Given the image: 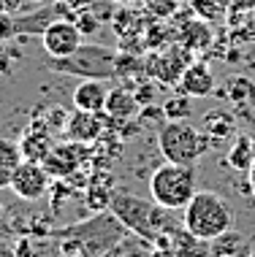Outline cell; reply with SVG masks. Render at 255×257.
<instances>
[{
  "instance_id": "e0dca14e",
  "label": "cell",
  "mask_w": 255,
  "mask_h": 257,
  "mask_svg": "<svg viewBox=\"0 0 255 257\" xmlns=\"http://www.w3.org/2000/svg\"><path fill=\"white\" fill-rule=\"evenodd\" d=\"M46 124L41 127V133H36V130H27V136L19 141V147H22V157L25 160H33V163H44L46 157H49V152L54 149V141L52 136L46 133Z\"/></svg>"
},
{
  "instance_id": "83f0119b",
  "label": "cell",
  "mask_w": 255,
  "mask_h": 257,
  "mask_svg": "<svg viewBox=\"0 0 255 257\" xmlns=\"http://www.w3.org/2000/svg\"><path fill=\"white\" fill-rule=\"evenodd\" d=\"M14 33H17V27H14V19L9 14H0V38H11Z\"/></svg>"
},
{
  "instance_id": "7a4b0ae2",
  "label": "cell",
  "mask_w": 255,
  "mask_h": 257,
  "mask_svg": "<svg viewBox=\"0 0 255 257\" xmlns=\"http://www.w3.org/2000/svg\"><path fill=\"white\" fill-rule=\"evenodd\" d=\"M182 211H185L182 227L201 241H215L220 233L231 230L233 225V214L228 203L212 190H196V195L190 198V203Z\"/></svg>"
},
{
  "instance_id": "8fae6325",
  "label": "cell",
  "mask_w": 255,
  "mask_h": 257,
  "mask_svg": "<svg viewBox=\"0 0 255 257\" xmlns=\"http://www.w3.org/2000/svg\"><path fill=\"white\" fill-rule=\"evenodd\" d=\"M109 87L101 79H81V84L73 89V106L76 111H90V114H103L109 98Z\"/></svg>"
},
{
  "instance_id": "f546056e",
  "label": "cell",
  "mask_w": 255,
  "mask_h": 257,
  "mask_svg": "<svg viewBox=\"0 0 255 257\" xmlns=\"http://www.w3.org/2000/svg\"><path fill=\"white\" fill-rule=\"evenodd\" d=\"M114 3H120V6H136V3H141V0H114Z\"/></svg>"
},
{
  "instance_id": "277c9868",
  "label": "cell",
  "mask_w": 255,
  "mask_h": 257,
  "mask_svg": "<svg viewBox=\"0 0 255 257\" xmlns=\"http://www.w3.org/2000/svg\"><path fill=\"white\" fill-rule=\"evenodd\" d=\"M196 195V165L163 163L149 176V198L166 211H177Z\"/></svg>"
},
{
  "instance_id": "44dd1931",
  "label": "cell",
  "mask_w": 255,
  "mask_h": 257,
  "mask_svg": "<svg viewBox=\"0 0 255 257\" xmlns=\"http://www.w3.org/2000/svg\"><path fill=\"white\" fill-rule=\"evenodd\" d=\"M160 108H163V114H166L168 122H188V116L193 114V98L177 92V95H171Z\"/></svg>"
},
{
  "instance_id": "ffe728a7",
  "label": "cell",
  "mask_w": 255,
  "mask_h": 257,
  "mask_svg": "<svg viewBox=\"0 0 255 257\" xmlns=\"http://www.w3.org/2000/svg\"><path fill=\"white\" fill-rule=\"evenodd\" d=\"M52 14H54V6H46V9L27 14V17H17L14 19V27H17V33H44L46 25L54 22Z\"/></svg>"
},
{
  "instance_id": "ba28073f",
  "label": "cell",
  "mask_w": 255,
  "mask_h": 257,
  "mask_svg": "<svg viewBox=\"0 0 255 257\" xmlns=\"http://www.w3.org/2000/svg\"><path fill=\"white\" fill-rule=\"evenodd\" d=\"M87 157V144H54V149L49 152V157L44 160V168L49 176H71L73 171H76V165L81 163V160Z\"/></svg>"
},
{
  "instance_id": "9c48e42d",
  "label": "cell",
  "mask_w": 255,
  "mask_h": 257,
  "mask_svg": "<svg viewBox=\"0 0 255 257\" xmlns=\"http://www.w3.org/2000/svg\"><path fill=\"white\" fill-rule=\"evenodd\" d=\"M179 92L188 95V98H209L215 95L217 89V81H215V73L209 71V65L204 62H193V65L185 68L182 79H179Z\"/></svg>"
},
{
  "instance_id": "d4e9b609",
  "label": "cell",
  "mask_w": 255,
  "mask_h": 257,
  "mask_svg": "<svg viewBox=\"0 0 255 257\" xmlns=\"http://www.w3.org/2000/svg\"><path fill=\"white\" fill-rule=\"evenodd\" d=\"M130 92H133V98L139 100V106L144 108V106H152V100H155V84L152 81H144V84H139L136 89H130Z\"/></svg>"
},
{
  "instance_id": "7402d4cb",
  "label": "cell",
  "mask_w": 255,
  "mask_h": 257,
  "mask_svg": "<svg viewBox=\"0 0 255 257\" xmlns=\"http://www.w3.org/2000/svg\"><path fill=\"white\" fill-rule=\"evenodd\" d=\"M22 160L25 157H22V147H19V141H14V138H0V168L17 171Z\"/></svg>"
},
{
  "instance_id": "4dcf8cb0",
  "label": "cell",
  "mask_w": 255,
  "mask_h": 257,
  "mask_svg": "<svg viewBox=\"0 0 255 257\" xmlns=\"http://www.w3.org/2000/svg\"><path fill=\"white\" fill-rule=\"evenodd\" d=\"M247 257H255V249H252V252H250V254H247Z\"/></svg>"
},
{
  "instance_id": "4316f807",
  "label": "cell",
  "mask_w": 255,
  "mask_h": 257,
  "mask_svg": "<svg viewBox=\"0 0 255 257\" xmlns=\"http://www.w3.org/2000/svg\"><path fill=\"white\" fill-rule=\"evenodd\" d=\"M73 22H76V27L81 30V36H84V33L90 36V33H95V30H98V22H95V19L90 17V14H81V17H76Z\"/></svg>"
},
{
  "instance_id": "5b68a950",
  "label": "cell",
  "mask_w": 255,
  "mask_h": 257,
  "mask_svg": "<svg viewBox=\"0 0 255 257\" xmlns=\"http://www.w3.org/2000/svg\"><path fill=\"white\" fill-rule=\"evenodd\" d=\"M114 54L101 44H81L68 57H46V65L57 73L76 76V79H114Z\"/></svg>"
},
{
  "instance_id": "7c38bea8",
  "label": "cell",
  "mask_w": 255,
  "mask_h": 257,
  "mask_svg": "<svg viewBox=\"0 0 255 257\" xmlns=\"http://www.w3.org/2000/svg\"><path fill=\"white\" fill-rule=\"evenodd\" d=\"M185 68H188V57L179 49H168L160 57H152V68H147V71H152L160 84H179Z\"/></svg>"
},
{
  "instance_id": "ac0fdd59",
  "label": "cell",
  "mask_w": 255,
  "mask_h": 257,
  "mask_svg": "<svg viewBox=\"0 0 255 257\" xmlns=\"http://www.w3.org/2000/svg\"><path fill=\"white\" fill-rule=\"evenodd\" d=\"M171 249H174V257H212L209 252V241H201L196 235H190L188 230H171Z\"/></svg>"
},
{
  "instance_id": "f1b7e54d",
  "label": "cell",
  "mask_w": 255,
  "mask_h": 257,
  "mask_svg": "<svg viewBox=\"0 0 255 257\" xmlns=\"http://www.w3.org/2000/svg\"><path fill=\"white\" fill-rule=\"evenodd\" d=\"M247 187H250L252 198H255V163L250 165V171H247Z\"/></svg>"
},
{
  "instance_id": "d6986e66",
  "label": "cell",
  "mask_w": 255,
  "mask_h": 257,
  "mask_svg": "<svg viewBox=\"0 0 255 257\" xmlns=\"http://www.w3.org/2000/svg\"><path fill=\"white\" fill-rule=\"evenodd\" d=\"M223 95L236 103V108L252 106L255 103V81H250L247 76H233V79H228V89Z\"/></svg>"
},
{
  "instance_id": "1f68e13d",
  "label": "cell",
  "mask_w": 255,
  "mask_h": 257,
  "mask_svg": "<svg viewBox=\"0 0 255 257\" xmlns=\"http://www.w3.org/2000/svg\"><path fill=\"white\" fill-rule=\"evenodd\" d=\"M0 214H3V208H0Z\"/></svg>"
},
{
  "instance_id": "603a6c76",
  "label": "cell",
  "mask_w": 255,
  "mask_h": 257,
  "mask_svg": "<svg viewBox=\"0 0 255 257\" xmlns=\"http://www.w3.org/2000/svg\"><path fill=\"white\" fill-rule=\"evenodd\" d=\"M179 3H182V0H141L144 11H147L149 17H155V19L174 17L177 9H179Z\"/></svg>"
},
{
  "instance_id": "cb8c5ba5",
  "label": "cell",
  "mask_w": 255,
  "mask_h": 257,
  "mask_svg": "<svg viewBox=\"0 0 255 257\" xmlns=\"http://www.w3.org/2000/svg\"><path fill=\"white\" fill-rule=\"evenodd\" d=\"M139 71H147V68H141V62L133 54H122V52L114 54V76L128 79V76H136Z\"/></svg>"
},
{
  "instance_id": "3957f363",
  "label": "cell",
  "mask_w": 255,
  "mask_h": 257,
  "mask_svg": "<svg viewBox=\"0 0 255 257\" xmlns=\"http://www.w3.org/2000/svg\"><path fill=\"white\" fill-rule=\"evenodd\" d=\"M215 144L201 127H193L190 122H166L157 130V149L166 157V163L196 165Z\"/></svg>"
},
{
  "instance_id": "30bf717a",
  "label": "cell",
  "mask_w": 255,
  "mask_h": 257,
  "mask_svg": "<svg viewBox=\"0 0 255 257\" xmlns=\"http://www.w3.org/2000/svg\"><path fill=\"white\" fill-rule=\"evenodd\" d=\"M106 127L103 114H90V111H76L65 122V138L73 144H93Z\"/></svg>"
},
{
  "instance_id": "4fadbf2b",
  "label": "cell",
  "mask_w": 255,
  "mask_h": 257,
  "mask_svg": "<svg viewBox=\"0 0 255 257\" xmlns=\"http://www.w3.org/2000/svg\"><path fill=\"white\" fill-rule=\"evenodd\" d=\"M139 111H141L139 100L133 98V92H130L128 87H112L109 89L106 108H103L106 116H112V119H136Z\"/></svg>"
},
{
  "instance_id": "5bb4252c",
  "label": "cell",
  "mask_w": 255,
  "mask_h": 257,
  "mask_svg": "<svg viewBox=\"0 0 255 257\" xmlns=\"http://www.w3.org/2000/svg\"><path fill=\"white\" fill-rule=\"evenodd\" d=\"M201 130L212 138L215 147L239 133L236 130V116H233L231 111H209V114L204 116V122H201Z\"/></svg>"
},
{
  "instance_id": "8992f818",
  "label": "cell",
  "mask_w": 255,
  "mask_h": 257,
  "mask_svg": "<svg viewBox=\"0 0 255 257\" xmlns=\"http://www.w3.org/2000/svg\"><path fill=\"white\" fill-rule=\"evenodd\" d=\"M84 44V36L76 27L73 19H54L52 25H46V30L41 33V46H44L46 57H68Z\"/></svg>"
},
{
  "instance_id": "6da1fadb",
  "label": "cell",
  "mask_w": 255,
  "mask_h": 257,
  "mask_svg": "<svg viewBox=\"0 0 255 257\" xmlns=\"http://www.w3.org/2000/svg\"><path fill=\"white\" fill-rule=\"evenodd\" d=\"M109 211L125 230L136 233L144 241H155L157 235L168 233L166 208L157 206L152 198H139L133 192H114L109 200Z\"/></svg>"
},
{
  "instance_id": "484cf974",
  "label": "cell",
  "mask_w": 255,
  "mask_h": 257,
  "mask_svg": "<svg viewBox=\"0 0 255 257\" xmlns=\"http://www.w3.org/2000/svg\"><path fill=\"white\" fill-rule=\"evenodd\" d=\"M65 122H68V116H65V108H60V106H52V108H49V114H46V127H49V130H60Z\"/></svg>"
},
{
  "instance_id": "2e32d148",
  "label": "cell",
  "mask_w": 255,
  "mask_h": 257,
  "mask_svg": "<svg viewBox=\"0 0 255 257\" xmlns=\"http://www.w3.org/2000/svg\"><path fill=\"white\" fill-rule=\"evenodd\" d=\"M225 163L231 168L247 173L250 165L255 163V138L247 136V133H236L231 138V147H228V155H225Z\"/></svg>"
},
{
  "instance_id": "9a60e30c",
  "label": "cell",
  "mask_w": 255,
  "mask_h": 257,
  "mask_svg": "<svg viewBox=\"0 0 255 257\" xmlns=\"http://www.w3.org/2000/svg\"><path fill=\"white\" fill-rule=\"evenodd\" d=\"M209 252L212 257H247L250 254V244H247V235L239 230H225L220 233L215 241H209Z\"/></svg>"
},
{
  "instance_id": "52a82bcc",
  "label": "cell",
  "mask_w": 255,
  "mask_h": 257,
  "mask_svg": "<svg viewBox=\"0 0 255 257\" xmlns=\"http://www.w3.org/2000/svg\"><path fill=\"white\" fill-rule=\"evenodd\" d=\"M46 187H49V173H46L44 165L33 163V160H22L11 176L9 190L22 200H38L46 192Z\"/></svg>"
}]
</instances>
